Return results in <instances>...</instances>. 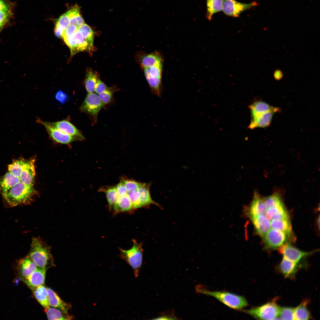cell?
Listing matches in <instances>:
<instances>
[{
    "instance_id": "obj_6",
    "label": "cell",
    "mask_w": 320,
    "mask_h": 320,
    "mask_svg": "<svg viewBox=\"0 0 320 320\" xmlns=\"http://www.w3.org/2000/svg\"><path fill=\"white\" fill-rule=\"evenodd\" d=\"M163 62L149 67L143 68L145 77L152 95L160 97L163 91L162 83Z\"/></svg>"
},
{
    "instance_id": "obj_40",
    "label": "cell",
    "mask_w": 320,
    "mask_h": 320,
    "mask_svg": "<svg viewBox=\"0 0 320 320\" xmlns=\"http://www.w3.org/2000/svg\"><path fill=\"white\" fill-rule=\"evenodd\" d=\"M113 93V89L108 88L99 95V97L104 105L108 104L111 101Z\"/></svg>"
},
{
    "instance_id": "obj_21",
    "label": "cell",
    "mask_w": 320,
    "mask_h": 320,
    "mask_svg": "<svg viewBox=\"0 0 320 320\" xmlns=\"http://www.w3.org/2000/svg\"><path fill=\"white\" fill-rule=\"evenodd\" d=\"M265 215L270 221L273 220H280L289 218L282 202L277 205L268 208Z\"/></svg>"
},
{
    "instance_id": "obj_8",
    "label": "cell",
    "mask_w": 320,
    "mask_h": 320,
    "mask_svg": "<svg viewBox=\"0 0 320 320\" xmlns=\"http://www.w3.org/2000/svg\"><path fill=\"white\" fill-rule=\"evenodd\" d=\"M104 105L98 95L94 92L88 93L81 106L80 110L96 119Z\"/></svg>"
},
{
    "instance_id": "obj_39",
    "label": "cell",
    "mask_w": 320,
    "mask_h": 320,
    "mask_svg": "<svg viewBox=\"0 0 320 320\" xmlns=\"http://www.w3.org/2000/svg\"><path fill=\"white\" fill-rule=\"evenodd\" d=\"M127 194L133 209H136L141 207L139 193L137 190L128 192Z\"/></svg>"
},
{
    "instance_id": "obj_7",
    "label": "cell",
    "mask_w": 320,
    "mask_h": 320,
    "mask_svg": "<svg viewBox=\"0 0 320 320\" xmlns=\"http://www.w3.org/2000/svg\"><path fill=\"white\" fill-rule=\"evenodd\" d=\"M280 308L274 300L260 306L241 311L256 319L272 320L278 317Z\"/></svg>"
},
{
    "instance_id": "obj_32",
    "label": "cell",
    "mask_w": 320,
    "mask_h": 320,
    "mask_svg": "<svg viewBox=\"0 0 320 320\" xmlns=\"http://www.w3.org/2000/svg\"><path fill=\"white\" fill-rule=\"evenodd\" d=\"M46 313L49 320H70L72 317L60 310L50 307L45 309Z\"/></svg>"
},
{
    "instance_id": "obj_34",
    "label": "cell",
    "mask_w": 320,
    "mask_h": 320,
    "mask_svg": "<svg viewBox=\"0 0 320 320\" xmlns=\"http://www.w3.org/2000/svg\"><path fill=\"white\" fill-rule=\"evenodd\" d=\"M84 38L88 42L90 45L93 47L94 35L91 28L85 23L79 29Z\"/></svg>"
},
{
    "instance_id": "obj_19",
    "label": "cell",
    "mask_w": 320,
    "mask_h": 320,
    "mask_svg": "<svg viewBox=\"0 0 320 320\" xmlns=\"http://www.w3.org/2000/svg\"><path fill=\"white\" fill-rule=\"evenodd\" d=\"M151 183H144L137 189L140 195L141 207H148L151 204H155L160 207L161 206L152 199L150 191Z\"/></svg>"
},
{
    "instance_id": "obj_30",
    "label": "cell",
    "mask_w": 320,
    "mask_h": 320,
    "mask_svg": "<svg viewBox=\"0 0 320 320\" xmlns=\"http://www.w3.org/2000/svg\"><path fill=\"white\" fill-rule=\"evenodd\" d=\"M98 79L97 73L91 69H87L84 83L86 89L88 93L95 92V86Z\"/></svg>"
},
{
    "instance_id": "obj_4",
    "label": "cell",
    "mask_w": 320,
    "mask_h": 320,
    "mask_svg": "<svg viewBox=\"0 0 320 320\" xmlns=\"http://www.w3.org/2000/svg\"><path fill=\"white\" fill-rule=\"evenodd\" d=\"M50 249L49 247L40 238L33 237L28 256L39 267L47 268L52 261Z\"/></svg>"
},
{
    "instance_id": "obj_3",
    "label": "cell",
    "mask_w": 320,
    "mask_h": 320,
    "mask_svg": "<svg viewBox=\"0 0 320 320\" xmlns=\"http://www.w3.org/2000/svg\"><path fill=\"white\" fill-rule=\"evenodd\" d=\"M196 291L215 298L231 308L241 310L248 305V302L244 297L226 291H211L201 288L196 287Z\"/></svg>"
},
{
    "instance_id": "obj_38",
    "label": "cell",
    "mask_w": 320,
    "mask_h": 320,
    "mask_svg": "<svg viewBox=\"0 0 320 320\" xmlns=\"http://www.w3.org/2000/svg\"><path fill=\"white\" fill-rule=\"evenodd\" d=\"M263 199L267 209L277 205L282 202L279 195L277 193H275L263 198Z\"/></svg>"
},
{
    "instance_id": "obj_44",
    "label": "cell",
    "mask_w": 320,
    "mask_h": 320,
    "mask_svg": "<svg viewBox=\"0 0 320 320\" xmlns=\"http://www.w3.org/2000/svg\"><path fill=\"white\" fill-rule=\"evenodd\" d=\"M108 88V87L99 79H98L95 86V91L99 95Z\"/></svg>"
},
{
    "instance_id": "obj_2",
    "label": "cell",
    "mask_w": 320,
    "mask_h": 320,
    "mask_svg": "<svg viewBox=\"0 0 320 320\" xmlns=\"http://www.w3.org/2000/svg\"><path fill=\"white\" fill-rule=\"evenodd\" d=\"M36 192L33 186L28 185L20 181L2 195L7 202L12 207L31 203Z\"/></svg>"
},
{
    "instance_id": "obj_46",
    "label": "cell",
    "mask_w": 320,
    "mask_h": 320,
    "mask_svg": "<svg viewBox=\"0 0 320 320\" xmlns=\"http://www.w3.org/2000/svg\"><path fill=\"white\" fill-rule=\"evenodd\" d=\"M177 317L175 316L173 313H168V314H162L159 316L157 318L154 319L155 320H167V319H175Z\"/></svg>"
},
{
    "instance_id": "obj_5",
    "label": "cell",
    "mask_w": 320,
    "mask_h": 320,
    "mask_svg": "<svg viewBox=\"0 0 320 320\" xmlns=\"http://www.w3.org/2000/svg\"><path fill=\"white\" fill-rule=\"evenodd\" d=\"M133 246L129 250H124L120 248L119 256L124 260L132 268L135 278L138 277L142 267L143 249L142 244L137 242L135 240H133Z\"/></svg>"
},
{
    "instance_id": "obj_33",
    "label": "cell",
    "mask_w": 320,
    "mask_h": 320,
    "mask_svg": "<svg viewBox=\"0 0 320 320\" xmlns=\"http://www.w3.org/2000/svg\"><path fill=\"white\" fill-rule=\"evenodd\" d=\"M76 40L78 46V52L81 51L90 52L94 47L91 46L84 38L78 29L73 35Z\"/></svg>"
},
{
    "instance_id": "obj_29",
    "label": "cell",
    "mask_w": 320,
    "mask_h": 320,
    "mask_svg": "<svg viewBox=\"0 0 320 320\" xmlns=\"http://www.w3.org/2000/svg\"><path fill=\"white\" fill-rule=\"evenodd\" d=\"M114 211L117 212L129 211L132 207L130 199L127 194L119 197L117 203L113 206Z\"/></svg>"
},
{
    "instance_id": "obj_13",
    "label": "cell",
    "mask_w": 320,
    "mask_h": 320,
    "mask_svg": "<svg viewBox=\"0 0 320 320\" xmlns=\"http://www.w3.org/2000/svg\"><path fill=\"white\" fill-rule=\"evenodd\" d=\"M34 162V159H23L19 178L20 181L26 185L33 186L35 175Z\"/></svg>"
},
{
    "instance_id": "obj_53",
    "label": "cell",
    "mask_w": 320,
    "mask_h": 320,
    "mask_svg": "<svg viewBox=\"0 0 320 320\" xmlns=\"http://www.w3.org/2000/svg\"></svg>"
},
{
    "instance_id": "obj_51",
    "label": "cell",
    "mask_w": 320,
    "mask_h": 320,
    "mask_svg": "<svg viewBox=\"0 0 320 320\" xmlns=\"http://www.w3.org/2000/svg\"><path fill=\"white\" fill-rule=\"evenodd\" d=\"M282 76L281 73V72L280 71H277L275 72L274 76L275 78L277 80L281 78L282 77Z\"/></svg>"
},
{
    "instance_id": "obj_42",
    "label": "cell",
    "mask_w": 320,
    "mask_h": 320,
    "mask_svg": "<svg viewBox=\"0 0 320 320\" xmlns=\"http://www.w3.org/2000/svg\"><path fill=\"white\" fill-rule=\"evenodd\" d=\"M79 29L75 25L71 24L64 31L62 38L64 40L71 37Z\"/></svg>"
},
{
    "instance_id": "obj_1",
    "label": "cell",
    "mask_w": 320,
    "mask_h": 320,
    "mask_svg": "<svg viewBox=\"0 0 320 320\" xmlns=\"http://www.w3.org/2000/svg\"><path fill=\"white\" fill-rule=\"evenodd\" d=\"M251 120L249 128H265L270 124L273 117L276 113L281 111L280 108L271 106L261 100L255 101L249 106Z\"/></svg>"
},
{
    "instance_id": "obj_50",
    "label": "cell",
    "mask_w": 320,
    "mask_h": 320,
    "mask_svg": "<svg viewBox=\"0 0 320 320\" xmlns=\"http://www.w3.org/2000/svg\"><path fill=\"white\" fill-rule=\"evenodd\" d=\"M0 10L9 11V9L6 4L2 0H0Z\"/></svg>"
},
{
    "instance_id": "obj_35",
    "label": "cell",
    "mask_w": 320,
    "mask_h": 320,
    "mask_svg": "<svg viewBox=\"0 0 320 320\" xmlns=\"http://www.w3.org/2000/svg\"><path fill=\"white\" fill-rule=\"evenodd\" d=\"M23 159H21L14 161L8 166V171L15 176L20 177L22 171Z\"/></svg>"
},
{
    "instance_id": "obj_16",
    "label": "cell",
    "mask_w": 320,
    "mask_h": 320,
    "mask_svg": "<svg viewBox=\"0 0 320 320\" xmlns=\"http://www.w3.org/2000/svg\"><path fill=\"white\" fill-rule=\"evenodd\" d=\"M46 268H37L28 276L22 278L23 281L31 289L44 284Z\"/></svg>"
},
{
    "instance_id": "obj_27",
    "label": "cell",
    "mask_w": 320,
    "mask_h": 320,
    "mask_svg": "<svg viewBox=\"0 0 320 320\" xmlns=\"http://www.w3.org/2000/svg\"><path fill=\"white\" fill-rule=\"evenodd\" d=\"M99 190L100 191L105 193L110 207H113L116 204L119 197L116 186L102 187L100 188Z\"/></svg>"
},
{
    "instance_id": "obj_31",
    "label": "cell",
    "mask_w": 320,
    "mask_h": 320,
    "mask_svg": "<svg viewBox=\"0 0 320 320\" xmlns=\"http://www.w3.org/2000/svg\"><path fill=\"white\" fill-rule=\"evenodd\" d=\"M223 0H207V17L210 20L215 13L222 10Z\"/></svg>"
},
{
    "instance_id": "obj_47",
    "label": "cell",
    "mask_w": 320,
    "mask_h": 320,
    "mask_svg": "<svg viewBox=\"0 0 320 320\" xmlns=\"http://www.w3.org/2000/svg\"><path fill=\"white\" fill-rule=\"evenodd\" d=\"M55 97L57 100H59L61 103L65 102L67 98L66 95L61 91H59L57 93Z\"/></svg>"
},
{
    "instance_id": "obj_9",
    "label": "cell",
    "mask_w": 320,
    "mask_h": 320,
    "mask_svg": "<svg viewBox=\"0 0 320 320\" xmlns=\"http://www.w3.org/2000/svg\"><path fill=\"white\" fill-rule=\"evenodd\" d=\"M255 1L248 4L239 2L235 0H223L222 10L226 15L234 17H239L243 11L257 5Z\"/></svg>"
},
{
    "instance_id": "obj_24",
    "label": "cell",
    "mask_w": 320,
    "mask_h": 320,
    "mask_svg": "<svg viewBox=\"0 0 320 320\" xmlns=\"http://www.w3.org/2000/svg\"><path fill=\"white\" fill-rule=\"evenodd\" d=\"M49 302L50 306L57 308L64 312L68 314V306L52 289L47 288Z\"/></svg>"
},
{
    "instance_id": "obj_12",
    "label": "cell",
    "mask_w": 320,
    "mask_h": 320,
    "mask_svg": "<svg viewBox=\"0 0 320 320\" xmlns=\"http://www.w3.org/2000/svg\"><path fill=\"white\" fill-rule=\"evenodd\" d=\"M279 251L282 255L283 257L297 263L311 254V252L301 251L289 243H284L279 248Z\"/></svg>"
},
{
    "instance_id": "obj_52",
    "label": "cell",
    "mask_w": 320,
    "mask_h": 320,
    "mask_svg": "<svg viewBox=\"0 0 320 320\" xmlns=\"http://www.w3.org/2000/svg\"><path fill=\"white\" fill-rule=\"evenodd\" d=\"M317 223H318V225L319 226V227H320V216H319V217H318V219Z\"/></svg>"
},
{
    "instance_id": "obj_17",
    "label": "cell",
    "mask_w": 320,
    "mask_h": 320,
    "mask_svg": "<svg viewBox=\"0 0 320 320\" xmlns=\"http://www.w3.org/2000/svg\"><path fill=\"white\" fill-rule=\"evenodd\" d=\"M252 223L256 232L263 237L270 229V221L265 215H259L248 218Z\"/></svg>"
},
{
    "instance_id": "obj_18",
    "label": "cell",
    "mask_w": 320,
    "mask_h": 320,
    "mask_svg": "<svg viewBox=\"0 0 320 320\" xmlns=\"http://www.w3.org/2000/svg\"><path fill=\"white\" fill-rule=\"evenodd\" d=\"M304 266L283 257L278 265V268L285 277L292 279L295 277L297 271Z\"/></svg>"
},
{
    "instance_id": "obj_49",
    "label": "cell",
    "mask_w": 320,
    "mask_h": 320,
    "mask_svg": "<svg viewBox=\"0 0 320 320\" xmlns=\"http://www.w3.org/2000/svg\"><path fill=\"white\" fill-rule=\"evenodd\" d=\"M57 23H56L55 28V35L58 37H62L64 31Z\"/></svg>"
},
{
    "instance_id": "obj_20",
    "label": "cell",
    "mask_w": 320,
    "mask_h": 320,
    "mask_svg": "<svg viewBox=\"0 0 320 320\" xmlns=\"http://www.w3.org/2000/svg\"><path fill=\"white\" fill-rule=\"evenodd\" d=\"M37 268V266L28 256L19 260L17 265L18 272L22 278L28 276Z\"/></svg>"
},
{
    "instance_id": "obj_37",
    "label": "cell",
    "mask_w": 320,
    "mask_h": 320,
    "mask_svg": "<svg viewBox=\"0 0 320 320\" xmlns=\"http://www.w3.org/2000/svg\"><path fill=\"white\" fill-rule=\"evenodd\" d=\"M121 180L123 182L128 192L137 190L144 183L135 180L124 177L122 178Z\"/></svg>"
},
{
    "instance_id": "obj_36",
    "label": "cell",
    "mask_w": 320,
    "mask_h": 320,
    "mask_svg": "<svg viewBox=\"0 0 320 320\" xmlns=\"http://www.w3.org/2000/svg\"><path fill=\"white\" fill-rule=\"evenodd\" d=\"M284 320H295V308L289 307H280L278 316Z\"/></svg>"
},
{
    "instance_id": "obj_15",
    "label": "cell",
    "mask_w": 320,
    "mask_h": 320,
    "mask_svg": "<svg viewBox=\"0 0 320 320\" xmlns=\"http://www.w3.org/2000/svg\"><path fill=\"white\" fill-rule=\"evenodd\" d=\"M38 121L39 123L44 126L50 137L57 142L68 144L76 140H77L75 138L64 133L49 125L47 122L43 121L40 119L38 120Z\"/></svg>"
},
{
    "instance_id": "obj_25",
    "label": "cell",
    "mask_w": 320,
    "mask_h": 320,
    "mask_svg": "<svg viewBox=\"0 0 320 320\" xmlns=\"http://www.w3.org/2000/svg\"><path fill=\"white\" fill-rule=\"evenodd\" d=\"M31 289L36 298L43 307L45 309L50 307L47 288L42 285Z\"/></svg>"
},
{
    "instance_id": "obj_45",
    "label": "cell",
    "mask_w": 320,
    "mask_h": 320,
    "mask_svg": "<svg viewBox=\"0 0 320 320\" xmlns=\"http://www.w3.org/2000/svg\"><path fill=\"white\" fill-rule=\"evenodd\" d=\"M116 187L119 197L124 196L127 194L128 191L121 180L120 182L117 185Z\"/></svg>"
},
{
    "instance_id": "obj_23",
    "label": "cell",
    "mask_w": 320,
    "mask_h": 320,
    "mask_svg": "<svg viewBox=\"0 0 320 320\" xmlns=\"http://www.w3.org/2000/svg\"><path fill=\"white\" fill-rule=\"evenodd\" d=\"M142 67H149L159 63L164 62V57L161 52L156 51L143 55L141 58Z\"/></svg>"
},
{
    "instance_id": "obj_11",
    "label": "cell",
    "mask_w": 320,
    "mask_h": 320,
    "mask_svg": "<svg viewBox=\"0 0 320 320\" xmlns=\"http://www.w3.org/2000/svg\"><path fill=\"white\" fill-rule=\"evenodd\" d=\"M267 209L263 198L255 192L251 203L244 207L243 211L244 215L248 218L257 215H265Z\"/></svg>"
},
{
    "instance_id": "obj_41",
    "label": "cell",
    "mask_w": 320,
    "mask_h": 320,
    "mask_svg": "<svg viewBox=\"0 0 320 320\" xmlns=\"http://www.w3.org/2000/svg\"><path fill=\"white\" fill-rule=\"evenodd\" d=\"M56 23L64 30L71 24L70 18L66 13L60 16Z\"/></svg>"
},
{
    "instance_id": "obj_43",
    "label": "cell",
    "mask_w": 320,
    "mask_h": 320,
    "mask_svg": "<svg viewBox=\"0 0 320 320\" xmlns=\"http://www.w3.org/2000/svg\"><path fill=\"white\" fill-rule=\"evenodd\" d=\"M71 24L74 25L79 28L84 23V20L80 14L70 18Z\"/></svg>"
},
{
    "instance_id": "obj_14",
    "label": "cell",
    "mask_w": 320,
    "mask_h": 320,
    "mask_svg": "<svg viewBox=\"0 0 320 320\" xmlns=\"http://www.w3.org/2000/svg\"><path fill=\"white\" fill-rule=\"evenodd\" d=\"M47 122L49 125L64 133L75 138L77 140H83L85 139L81 132L72 123L67 120Z\"/></svg>"
},
{
    "instance_id": "obj_28",
    "label": "cell",
    "mask_w": 320,
    "mask_h": 320,
    "mask_svg": "<svg viewBox=\"0 0 320 320\" xmlns=\"http://www.w3.org/2000/svg\"><path fill=\"white\" fill-rule=\"evenodd\" d=\"M309 301L305 300L295 308V320H308L311 318V314L307 305Z\"/></svg>"
},
{
    "instance_id": "obj_22",
    "label": "cell",
    "mask_w": 320,
    "mask_h": 320,
    "mask_svg": "<svg viewBox=\"0 0 320 320\" xmlns=\"http://www.w3.org/2000/svg\"><path fill=\"white\" fill-rule=\"evenodd\" d=\"M20 181L19 177L8 171L0 178V193L3 195L11 188Z\"/></svg>"
},
{
    "instance_id": "obj_48",
    "label": "cell",
    "mask_w": 320,
    "mask_h": 320,
    "mask_svg": "<svg viewBox=\"0 0 320 320\" xmlns=\"http://www.w3.org/2000/svg\"><path fill=\"white\" fill-rule=\"evenodd\" d=\"M8 12L0 10V27L2 26L7 19Z\"/></svg>"
},
{
    "instance_id": "obj_10",
    "label": "cell",
    "mask_w": 320,
    "mask_h": 320,
    "mask_svg": "<svg viewBox=\"0 0 320 320\" xmlns=\"http://www.w3.org/2000/svg\"><path fill=\"white\" fill-rule=\"evenodd\" d=\"M287 235L281 231L270 229L263 236L265 247L268 249L279 248L286 241Z\"/></svg>"
},
{
    "instance_id": "obj_26",
    "label": "cell",
    "mask_w": 320,
    "mask_h": 320,
    "mask_svg": "<svg viewBox=\"0 0 320 320\" xmlns=\"http://www.w3.org/2000/svg\"><path fill=\"white\" fill-rule=\"evenodd\" d=\"M271 227L285 233L289 236L292 232V227L289 218L273 220L270 221Z\"/></svg>"
}]
</instances>
